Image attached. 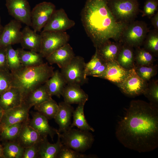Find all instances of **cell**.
<instances>
[{"mask_svg":"<svg viewBox=\"0 0 158 158\" xmlns=\"http://www.w3.org/2000/svg\"><path fill=\"white\" fill-rule=\"evenodd\" d=\"M116 136L125 147L139 152L158 146V107L140 100L131 101L118 122Z\"/></svg>","mask_w":158,"mask_h":158,"instance_id":"1","label":"cell"},{"mask_svg":"<svg viewBox=\"0 0 158 158\" xmlns=\"http://www.w3.org/2000/svg\"><path fill=\"white\" fill-rule=\"evenodd\" d=\"M109 0H86L81 13L85 31L95 48L112 39L119 41L127 24L117 20L108 5Z\"/></svg>","mask_w":158,"mask_h":158,"instance_id":"2","label":"cell"},{"mask_svg":"<svg viewBox=\"0 0 158 158\" xmlns=\"http://www.w3.org/2000/svg\"><path fill=\"white\" fill-rule=\"evenodd\" d=\"M54 68L48 63L37 66L23 67L11 72L12 87L18 88L21 92L23 100L31 92L44 84L54 73Z\"/></svg>","mask_w":158,"mask_h":158,"instance_id":"3","label":"cell"},{"mask_svg":"<svg viewBox=\"0 0 158 158\" xmlns=\"http://www.w3.org/2000/svg\"><path fill=\"white\" fill-rule=\"evenodd\" d=\"M62 133L59 135L63 145L81 153L90 148L94 141L89 131L70 128Z\"/></svg>","mask_w":158,"mask_h":158,"instance_id":"4","label":"cell"},{"mask_svg":"<svg viewBox=\"0 0 158 158\" xmlns=\"http://www.w3.org/2000/svg\"><path fill=\"white\" fill-rule=\"evenodd\" d=\"M108 5L117 20L123 23L134 20L140 11L138 0H109Z\"/></svg>","mask_w":158,"mask_h":158,"instance_id":"5","label":"cell"},{"mask_svg":"<svg viewBox=\"0 0 158 158\" xmlns=\"http://www.w3.org/2000/svg\"><path fill=\"white\" fill-rule=\"evenodd\" d=\"M149 31L145 22L134 20L126 25L119 42L133 48L140 47L143 44Z\"/></svg>","mask_w":158,"mask_h":158,"instance_id":"6","label":"cell"},{"mask_svg":"<svg viewBox=\"0 0 158 158\" xmlns=\"http://www.w3.org/2000/svg\"><path fill=\"white\" fill-rule=\"evenodd\" d=\"M85 63L83 57L75 56L66 66L61 69L60 73L66 84L81 86L87 82L88 78L85 74Z\"/></svg>","mask_w":158,"mask_h":158,"instance_id":"7","label":"cell"},{"mask_svg":"<svg viewBox=\"0 0 158 158\" xmlns=\"http://www.w3.org/2000/svg\"><path fill=\"white\" fill-rule=\"evenodd\" d=\"M40 35L41 42L39 53L43 58L68 43L70 39L69 35L65 31H42Z\"/></svg>","mask_w":158,"mask_h":158,"instance_id":"8","label":"cell"},{"mask_svg":"<svg viewBox=\"0 0 158 158\" xmlns=\"http://www.w3.org/2000/svg\"><path fill=\"white\" fill-rule=\"evenodd\" d=\"M134 67L129 70L123 81L117 85L123 93L132 97L143 94L148 84L137 74Z\"/></svg>","mask_w":158,"mask_h":158,"instance_id":"9","label":"cell"},{"mask_svg":"<svg viewBox=\"0 0 158 158\" xmlns=\"http://www.w3.org/2000/svg\"><path fill=\"white\" fill-rule=\"evenodd\" d=\"M53 3L44 1L37 4L31 11V26L36 32H40L56 10Z\"/></svg>","mask_w":158,"mask_h":158,"instance_id":"10","label":"cell"},{"mask_svg":"<svg viewBox=\"0 0 158 158\" xmlns=\"http://www.w3.org/2000/svg\"><path fill=\"white\" fill-rule=\"evenodd\" d=\"M6 6L9 14L14 19L31 26V11L27 0H6Z\"/></svg>","mask_w":158,"mask_h":158,"instance_id":"11","label":"cell"},{"mask_svg":"<svg viewBox=\"0 0 158 158\" xmlns=\"http://www.w3.org/2000/svg\"><path fill=\"white\" fill-rule=\"evenodd\" d=\"M75 21L68 17L62 8L56 10L43 28V31L64 32L73 27Z\"/></svg>","mask_w":158,"mask_h":158,"instance_id":"12","label":"cell"},{"mask_svg":"<svg viewBox=\"0 0 158 158\" xmlns=\"http://www.w3.org/2000/svg\"><path fill=\"white\" fill-rule=\"evenodd\" d=\"M30 108L23 102L20 105L4 111L1 120L0 127L28 122L29 120Z\"/></svg>","mask_w":158,"mask_h":158,"instance_id":"13","label":"cell"},{"mask_svg":"<svg viewBox=\"0 0 158 158\" xmlns=\"http://www.w3.org/2000/svg\"><path fill=\"white\" fill-rule=\"evenodd\" d=\"M21 23L14 19L3 27L0 35V47L20 43L21 38Z\"/></svg>","mask_w":158,"mask_h":158,"instance_id":"14","label":"cell"},{"mask_svg":"<svg viewBox=\"0 0 158 158\" xmlns=\"http://www.w3.org/2000/svg\"><path fill=\"white\" fill-rule=\"evenodd\" d=\"M32 118L28 121L30 126L36 131L42 137L49 135L53 141L54 136L59 133L58 130L51 126L48 119L38 111L31 112Z\"/></svg>","mask_w":158,"mask_h":158,"instance_id":"15","label":"cell"},{"mask_svg":"<svg viewBox=\"0 0 158 158\" xmlns=\"http://www.w3.org/2000/svg\"><path fill=\"white\" fill-rule=\"evenodd\" d=\"M75 56L72 48L68 43L45 59L49 64H56L61 69L66 66Z\"/></svg>","mask_w":158,"mask_h":158,"instance_id":"16","label":"cell"},{"mask_svg":"<svg viewBox=\"0 0 158 158\" xmlns=\"http://www.w3.org/2000/svg\"><path fill=\"white\" fill-rule=\"evenodd\" d=\"M104 73L98 78L108 80L117 85L122 83L127 76L129 70L122 67L116 61L107 62Z\"/></svg>","mask_w":158,"mask_h":158,"instance_id":"17","label":"cell"},{"mask_svg":"<svg viewBox=\"0 0 158 158\" xmlns=\"http://www.w3.org/2000/svg\"><path fill=\"white\" fill-rule=\"evenodd\" d=\"M61 96L64 102L70 104L86 103L89 97L80 86L75 84H66L62 91Z\"/></svg>","mask_w":158,"mask_h":158,"instance_id":"18","label":"cell"},{"mask_svg":"<svg viewBox=\"0 0 158 158\" xmlns=\"http://www.w3.org/2000/svg\"><path fill=\"white\" fill-rule=\"evenodd\" d=\"M58 105V110L54 119L59 126L58 132L61 133L70 128L74 109L71 104L64 101L59 103Z\"/></svg>","mask_w":158,"mask_h":158,"instance_id":"19","label":"cell"},{"mask_svg":"<svg viewBox=\"0 0 158 158\" xmlns=\"http://www.w3.org/2000/svg\"><path fill=\"white\" fill-rule=\"evenodd\" d=\"M56 143L51 144L48 141L47 137H42L38 143V158H57L63 145L59 135Z\"/></svg>","mask_w":158,"mask_h":158,"instance_id":"20","label":"cell"},{"mask_svg":"<svg viewBox=\"0 0 158 158\" xmlns=\"http://www.w3.org/2000/svg\"><path fill=\"white\" fill-rule=\"evenodd\" d=\"M30 27L26 25L21 31L20 44L22 48L24 49L39 53L41 42V35L31 29Z\"/></svg>","mask_w":158,"mask_h":158,"instance_id":"21","label":"cell"},{"mask_svg":"<svg viewBox=\"0 0 158 158\" xmlns=\"http://www.w3.org/2000/svg\"><path fill=\"white\" fill-rule=\"evenodd\" d=\"M23 102L21 92L16 87H11L0 96V106L4 111L19 106Z\"/></svg>","mask_w":158,"mask_h":158,"instance_id":"22","label":"cell"},{"mask_svg":"<svg viewBox=\"0 0 158 158\" xmlns=\"http://www.w3.org/2000/svg\"><path fill=\"white\" fill-rule=\"evenodd\" d=\"M28 121L23 123L16 140L24 148L38 143L42 137L29 126Z\"/></svg>","mask_w":158,"mask_h":158,"instance_id":"23","label":"cell"},{"mask_svg":"<svg viewBox=\"0 0 158 158\" xmlns=\"http://www.w3.org/2000/svg\"><path fill=\"white\" fill-rule=\"evenodd\" d=\"M122 44L119 41L111 42L109 40L95 48L96 50L105 62L116 61Z\"/></svg>","mask_w":158,"mask_h":158,"instance_id":"24","label":"cell"},{"mask_svg":"<svg viewBox=\"0 0 158 158\" xmlns=\"http://www.w3.org/2000/svg\"><path fill=\"white\" fill-rule=\"evenodd\" d=\"M49 94L59 98L66 84L59 70L54 71L52 76L44 84Z\"/></svg>","mask_w":158,"mask_h":158,"instance_id":"25","label":"cell"},{"mask_svg":"<svg viewBox=\"0 0 158 158\" xmlns=\"http://www.w3.org/2000/svg\"><path fill=\"white\" fill-rule=\"evenodd\" d=\"M44 84L35 89L23 99V102L30 108L52 98Z\"/></svg>","mask_w":158,"mask_h":158,"instance_id":"26","label":"cell"},{"mask_svg":"<svg viewBox=\"0 0 158 158\" xmlns=\"http://www.w3.org/2000/svg\"><path fill=\"white\" fill-rule=\"evenodd\" d=\"M116 61L123 68L129 70L135 66V50L133 47L123 44Z\"/></svg>","mask_w":158,"mask_h":158,"instance_id":"27","label":"cell"},{"mask_svg":"<svg viewBox=\"0 0 158 158\" xmlns=\"http://www.w3.org/2000/svg\"><path fill=\"white\" fill-rule=\"evenodd\" d=\"M20 61L24 67L39 66L44 63L43 57L38 52L31 51H26L22 48L17 49Z\"/></svg>","mask_w":158,"mask_h":158,"instance_id":"28","label":"cell"},{"mask_svg":"<svg viewBox=\"0 0 158 158\" xmlns=\"http://www.w3.org/2000/svg\"><path fill=\"white\" fill-rule=\"evenodd\" d=\"M85 103L83 102L78 104L75 109L74 110L73 114V122L70 128L76 127L82 130L94 132V129L89 124L85 118L84 113Z\"/></svg>","mask_w":158,"mask_h":158,"instance_id":"29","label":"cell"},{"mask_svg":"<svg viewBox=\"0 0 158 158\" xmlns=\"http://www.w3.org/2000/svg\"><path fill=\"white\" fill-rule=\"evenodd\" d=\"M4 158H22L24 148L16 141L2 142Z\"/></svg>","mask_w":158,"mask_h":158,"instance_id":"30","label":"cell"},{"mask_svg":"<svg viewBox=\"0 0 158 158\" xmlns=\"http://www.w3.org/2000/svg\"><path fill=\"white\" fill-rule=\"evenodd\" d=\"M34 107L35 110L48 120L54 118L59 109L58 104L52 98Z\"/></svg>","mask_w":158,"mask_h":158,"instance_id":"31","label":"cell"},{"mask_svg":"<svg viewBox=\"0 0 158 158\" xmlns=\"http://www.w3.org/2000/svg\"><path fill=\"white\" fill-rule=\"evenodd\" d=\"M23 123H18L1 127L0 141L2 142L16 141Z\"/></svg>","mask_w":158,"mask_h":158,"instance_id":"32","label":"cell"},{"mask_svg":"<svg viewBox=\"0 0 158 158\" xmlns=\"http://www.w3.org/2000/svg\"><path fill=\"white\" fill-rule=\"evenodd\" d=\"M8 68L11 72L16 71L21 69L22 66L17 49H14L12 45L5 47Z\"/></svg>","mask_w":158,"mask_h":158,"instance_id":"33","label":"cell"},{"mask_svg":"<svg viewBox=\"0 0 158 158\" xmlns=\"http://www.w3.org/2000/svg\"><path fill=\"white\" fill-rule=\"evenodd\" d=\"M144 48L151 53L154 56H158V30H149L143 44Z\"/></svg>","mask_w":158,"mask_h":158,"instance_id":"34","label":"cell"},{"mask_svg":"<svg viewBox=\"0 0 158 158\" xmlns=\"http://www.w3.org/2000/svg\"><path fill=\"white\" fill-rule=\"evenodd\" d=\"M135 50V66H149L153 65L154 56L144 48L136 47Z\"/></svg>","mask_w":158,"mask_h":158,"instance_id":"35","label":"cell"},{"mask_svg":"<svg viewBox=\"0 0 158 158\" xmlns=\"http://www.w3.org/2000/svg\"><path fill=\"white\" fill-rule=\"evenodd\" d=\"M134 69L137 74L146 81L155 76L157 72V65L135 66Z\"/></svg>","mask_w":158,"mask_h":158,"instance_id":"36","label":"cell"},{"mask_svg":"<svg viewBox=\"0 0 158 158\" xmlns=\"http://www.w3.org/2000/svg\"><path fill=\"white\" fill-rule=\"evenodd\" d=\"M150 101V103L158 107V82L157 80L151 81L143 94Z\"/></svg>","mask_w":158,"mask_h":158,"instance_id":"37","label":"cell"},{"mask_svg":"<svg viewBox=\"0 0 158 158\" xmlns=\"http://www.w3.org/2000/svg\"><path fill=\"white\" fill-rule=\"evenodd\" d=\"M96 157L95 155L82 154L63 145L57 158H92Z\"/></svg>","mask_w":158,"mask_h":158,"instance_id":"38","label":"cell"},{"mask_svg":"<svg viewBox=\"0 0 158 158\" xmlns=\"http://www.w3.org/2000/svg\"><path fill=\"white\" fill-rule=\"evenodd\" d=\"M95 50V54L90 60L85 64V74L87 77L91 76L92 73L97 70L104 63Z\"/></svg>","mask_w":158,"mask_h":158,"instance_id":"39","label":"cell"},{"mask_svg":"<svg viewBox=\"0 0 158 158\" xmlns=\"http://www.w3.org/2000/svg\"><path fill=\"white\" fill-rule=\"evenodd\" d=\"M11 72L9 70L0 71V96L12 87Z\"/></svg>","mask_w":158,"mask_h":158,"instance_id":"40","label":"cell"},{"mask_svg":"<svg viewBox=\"0 0 158 158\" xmlns=\"http://www.w3.org/2000/svg\"><path fill=\"white\" fill-rule=\"evenodd\" d=\"M158 0H146L142 11V16L152 17L157 11Z\"/></svg>","mask_w":158,"mask_h":158,"instance_id":"41","label":"cell"},{"mask_svg":"<svg viewBox=\"0 0 158 158\" xmlns=\"http://www.w3.org/2000/svg\"><path fill=\"white\" fill-rule=\"evenodd\" d=\"M38 143L25 148L22 158H38Z\"/></svg>","mask_w":158,"mask_h":158,"instance_id":"42","label":"cell"},{"mask_svg":"<svg viewBox=\"0 0 158 158\" xmlns=\"http://www.w3.org/2000/svg\"><path fill=\"white\" fill-rule=\"evenodd\" d=\"M9 70L5 47H0V71Z\"/></svg>","mask_w":158,"mask_h":158,"instance_id":"43","label":"cell"},{"mask_svg":"<svg viewBox=\"0 0 158 158\" xmlns=\"http://www.w3.org/2000/svg\"><path fill=\"white\" fill-rule=\"evenodd\" d=\"M151 22L152 25L155 29L158 30V12L157 13L152 17Z\"/></svg>","mask_w":158,"mask_h":158,"instance_id":"44","label":"cell"},{"mask_svg":"<svg viewBox=\"0 0 158 158\" xmlns=\"http://www.w3.org/2000/svg\"><path fill=\"white\" fill-rule=\"evenodd\" d=\"M0 158H4L3 154V147L0 142Z\"/></svg>","mask_w":158,"mask_h":158,"instance_id":"45","label":"cell"},{"mask_svg":"<svg viewBox=\"0 0 158 158\" xmlns=\"http://www.w3.org/2000/svg\"><path fill=\"white\" fill-rule=\"evenodd\" d=\"M4 111V110L0 106V124L1 119L2 117L3 114V113Z\"/></svg>","mask_w":158,"mask_h":158,"instance_id":"46","label":"cell"},{"mask_svg":"<svg viewBox=\"0 0 158 158\" xmlns=\"http://www.w3.org/2000/svg\"><path fill=\"white\" fill-rule=\"evenodd\" d=\"M3 27L1 24V19L0 16V35L2 31Z\"/></svg>","mask_w":158,"mask_h":158,"instance_id":"47","label":"cell"}]
</instances>
